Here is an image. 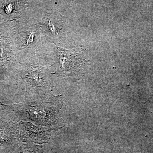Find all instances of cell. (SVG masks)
Masks as SVG:
<instances>
[{"label":"cell","mask_w":153,"mask_h":153,"mask_svg":"<svg viewBox=\"0 0 153 153\" xmlns=\"http://www.w3.org/2000/svg\"><path fill=\"white\" fill-rule=\"evenodd\" d=\"M30 75L33 82L36 84H40L41 83V81L39 80V72L38 70L32 71Z\"/></svg>","instance_id":"1"}]
</instances>
